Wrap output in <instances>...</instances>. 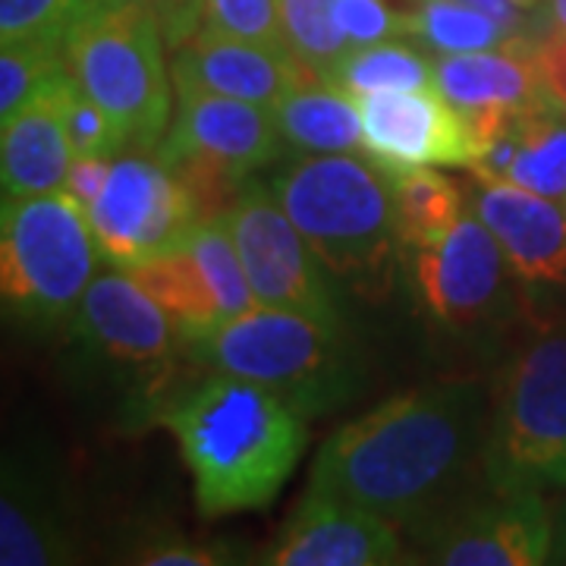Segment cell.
Returning <instances> with one entry per match:
<instances>
[{
  "label": "cell",
  "mask_w": 566,
  "mask_h": 566,
  "mask_svg": "<svg viewBox=\"0 0 566 566\" xmlns=\"http://www.w3.org/2000/svg\"><path fill=\"white\" fill-rule=\"evenodd\" d=\"M491 397L479 381H431L337 428L308 472V494L419 526L485 479Z\"/></svg>",
  "instance_id": "cell-1"
},
{
  "label": "cell",
  "mask_w": 566,
  "mask_h": 566,
  "mask_svg": "<svg viewBox=\"0 0 566 566\" xmlns=\"http://www.w3.org/2000/svg\"><path fill=\"white\" fill-rule=\"evenodd\" d=\"M158 422L180 447L205 520L264 510L308 444L305 416L268 387L227 371L167 400Z\"/></svg>",
  "instance_id": "cell-2"
},
{
  "label": "cell",
  "mask_w": 566,
  "mask_h": 566,
  "mask_svg": "<svg viewBox=\"0 0 566 566\" xmlns=\"http://www.w3.org/2000/svg\"><path fill=\"white\" fill-rule=\"evenodd\" d=\"M271 189L327 274L381 296L403 252L390 174L359 155H300Z\"/></svg>",
  "instance_id": "cell-3"
},
{
  "label": "cell",
  "mask_w": 566,
  "mask_h": 566,
  "mask_svg": "<svg viewBox=\"0 0 566 566\" xmlns=\"http://www.w3.org/2000/svg\"><path fill=\"white\" fill-rule=\"evenodd\" d=\"M186 349L214 371L268 387L305 419L344 406L359 385V359L344 327L268 305L223 322Z\"/></svg>",
  "instance_id": "cell-4"
},
{
  "label": "cell",
  "mask_w": 566,
  "mask_h": 566,
  "mask_svg": "<svg viewBox=\"0 0 566 566\" xmlns=\"http://www.w3.org/2000/svg\"><path fill=\"white\" fill-rule=\"evenodd\" d=\"M158 22L139 7L102 3L66 39V70L80 88L120 126L129 151H158L174 123V73Z\"/></svg>",
  "instance_id": "cell-5"
},
{
  "label": "cell",
  "mask_w": 566,
  "mask_h": 566,
  "mask_svg": "<svg viewBox=\"0 0 566 566\" xmlns=\"http://www.w3.org/2000/svg\"><path fill=\"white\" fill-rule=\"evenodd\" d=\"M482 472L501 491H566V322L535 331L501 371Z\"/></svg>",
  "instance_id": "cell-6"
},
{
  "label": "cell",
  "mask_w": 566,
  "mask_h": 566,
  "mask_svg": "<svg viewBox=\"0 0 566 566\" xmlns=\"http://www.w3.org/2000/svg\"><path fill=\"white\" fill-rule=\"evenodd\" d=\"M102 259L85 208L66 189L3 199L0 290L13 318L57 324L76 312Z\"/></svg>",
  "instance_id": "cell-7"
},
{
  "label": "cell",
  "mask_w": 566,
  "mask_h": 566,
  "mask_svg": "<svg viewBox=\"0 0 566 566\" xmlns=\"http://www.w3.org/2000/svg\"><path fill=\"white\" fill-rule=\"evenodd\" d=\"M177 104L158 158L189 186L205 218L223 214L255 170L283 155V136L271 107L174 82Z\"/></svg>",
  "instance_id": "cell-8"
},
{
  "label": "cell",
  "mask_w": 566,
  "mask_h": 566,
  "mask_svg": "<svg viewBox=\"0 0 566 566\" xmlns=\"http://www.w3.org/2000/svg\"><path fill=\"white\" fill-rule=\"evenodd\" d=\"M104 259L123 271L164 259L205 221L180 174L155 151L117 155L102 196L85 211Z\"/></svg>",
  "instance_id": "cell-9"
},
{
  "label": "cell",
  "mask_w": 566,
  "mask_h": 566,
  "mask_svg": "<svg viewBox=\"0 0 566 566\" xmlns=\"http://www.w3.org/2000/svg\"><path fill=\"white\" fill-rule=\"evenodd\" d=\"M409 532L424 564L538 566L551 564L554 510L542 491H501L482 482Z\"/></svg>",
  "instance_id": "cell-10"
},
{
  "label": "cell",
  "mask_w": 566,
  "mask_h": 566,
  "mask_svg": "<svg viewBox=\"0 0 566 566\" xmlns=\"http://www.w3.org/2000/svg\"><path fill=\"white\" fill-rule=\"evenodd\" d=\"M223 221L230 227L259 305L344 327L334 286L324 277L327 268L305 243L300 227L290 221L274 189L259 180H245L233 205L223 211Z\"/></svg>",
  "instance_id": "cell-11"
},
{
  "label": "cell",
  "mask_w": 566,
  "mask_h": 566,
  "mask_svg": "<svg viewBox=\"0 0 566 566\" xmlns=\"http://www.w3.org/2000/svg\"><path fill=\"white\" fill-rule=\"evenodd\" d=\"M513 268L504 245L475 211H465L441 243L412 252V283L422 308L450 331L491 322Z\"/></svg>",
  "instance_id": "cell-12"
},
{
  "label": "cell",
  "mask_w": 566,
  "mask_h": 566,
  "mask_svg": "<svg viewBox=\"0 0 566 566\" xmlns=\"http://www.w3.org/2000/svg\"><path fill=\"white\" fill-rule=\"evenodd\" d=\"M363 117L365 158L387 174L412 167H469L475 151L472 123L431 88L378 92L356 98Z\"/></svg>",
  "instance_id": "cell-13"
},
{
  "label": "cell",
  "mask_w": 566,
  "mask_h": 566,
  "mask_svg": "<svg viewBox=\"0 0 566 566\" xmlns=\"http://www.w3.org/2000/svg\"><path fill=\"white\" fill-rule=\"evenodd\" d=\"M76 334L104 363L164 375L182 337L158 300L129 271H107L88 283L76 308Z\"/></svg>",
  "instance_id": "cell-14"
},
{
  "label": "cell",
  "mask_w": 566,
  "mask_h": 566,
  "mask_svg": "<svg viewBox=\"0 0 566 566\" xmlns=\"http://www.w3.org/2000/svg\"><path fill=\"white\" fill-rule=\"evenodd\" d=\"M271 566H390L406 564L400 526L371 510L308 494L264 554Z\"/></svg>",
  "instance_id": "cell-15"
},
{
  "label": "cell",
  "mask_w": 566,
  "mask_h": 566,
  "mask_svg": "<svg viewBox=\"0 0 566 566\" xmlns=\"http://www.w3.org/2000/svg\"><path fill=\"white\" fill-rule=\"evenodd\" d=\"M174 82H189L205 92L274 107L286 92L318 80L293 57L290 48L233 39L202 25L170 57Z\"/></svg>",
  "instance_id": "cell-16"
},
{
  "label": "cell",
  "mask_w": 566,
  "mask_h": 566,
  "mask_svg": "<svg viewBox=\"0 0 566 566\" xmlns=\"http://www.w3.org/2000/svg\"><path fill=\"white\" fill-rule=\"evenodd\" d=\"M472 211L504 245L513 277L566 283V208L513 182H491L472 196Z\"/></svg>",
  "instance_id": "cell-17"
},
{
  "label": "cell",
  "mask_w": 566,
  "mask_h": 566,
  "mask_svg": "<svg viewBox=\"0 0 566 566\" xmlns=\"http://www.w3.org/2000/svg\"><path fill=\"white\" fill-rule=\"evenodd\" d=\"M70 70L44 85L3 120L0 129V186L3 199H25L57 192L66 182L76 148L63 117V85Z\"/></svg>",
  "instance_id": "cell-18"
},
{
  "label": "cell",
  "mask_w": 566,
  "mask_h": 566,
  "mask_svg": "<svg viewBox=\"0 0 566 566\" xmlns=\"http://www.w3.org/2000/svg\"><path fill=\"white\" fill-rule=\"evenodd\" d=\"M76 560V535L63 516L61 491L39 469L3 460L0 491V564L57 566Z\"/></svg>",
  "instance_id": "cell-19"
},
{
  "label": "cell",
  "mask_w": 566,
  "mask_h": 566,
  "mask_svg": "<svg viewBox=\"0 0 566 566\" xmlns=\"http://www.w3.org/2000/svg\"><path fill=\"white\" fill-rule=\"evenodd\" d=\"M434 85L460 111L488 107H532L554 92L535 61V39H513L501 48L438 54Z\"/></svg>",
  "instance_id": "cell-20"
},
{
  "label": "cell",
  "mask_w": 566,
  "mask_h": 566,
  "mask_svg": "<svg viewBox=\"0 0 566 566\" xmlns=\"http://www.w3.org/2000/svg\"><path fill=\"white\" fill-rule=\"evenodd\" d=\"M283 142L303 155L365 151L363 117L353 95L322 80L303 82L271 107Z\"/></svg>",
  "instance_id": "cell-21"
},
{
  "label": "cell",
  "mask_w": 566,
  "mask_h": 566,
  "mask_svg": "<svg viewBox=\"0 0 566 566\" xmlns=\"http://www.w3.org/2000/svg\"><path fill=\"white\" fill-rule=\"evenodd\" d=\"M136 281L158 300L164 312L182 337V346L196 344L208 337L214 327H221L223 315L218 308V300L211 293V283L205 277L202 264L182 245L177 252L155 259V262L139 264L129 271Z\"/></svg>",
  "instance_id": "cell-22"
},
{
  "label": "cell",
  "mask_w": 566,
  "mask_h": 566,
  "mask_svg": "<svg viewBox=\"0 0 566 566\" xmlns=\"http://www.w3.org/2000/svg\"><path fill=\"white\" fill-rule=\"evenodd\" d=\"M322 82L353 98L378 92H416L434 85V61L412 41H375L349 48Z\"/></svg>",
  "instance_id": "cell-23"
},
{
  "label": "cell",
  "mask_w": 566,
  "mask_h": 566,
  "mask_svg": "<svg viewBox=\"0 0 566 566\" xmlns=\"http://www.w3.org/2000/svg\"><path fill=\"white\" fill-rule=\"evenodd\" d=\"M390 189H394V205H397L403 252L441 243L465 214L460 186L431 167L390 174Z\"/></svg>",
  "instance_id": "cell-24"
},
{
  "label": "cell",
  "mask_w": 566,
  "mask_h": 566,
  "mask_svg": "<svg viewBox=\"0 0 566 566\" xmlns=\"http://www.w3.org/2000/svg\"><path fill=\"white\" fill-rule=\"evenodd\" d=\"M510 182L566 202V104L557 95L523 111V136Z\"/></svg>",
  "instance_id": "cell-25"
},
{
  "label": "cell",
  "mask_w": 566,
  "mask_h": 566,
  "mask_svg": "<svg viewBox=\"0 0 566 566\" xmlns=\"http://www.w3.org/2000/svg\"><path fill=\"white\" fill-rule=\"evenodd\" d=\"M409 35L438 54L488 51L516 39L465 0H409Z\"/></svg>",
  "instance_id": "cell-26"
},
{
  "label": "cell",
  "mask_w": 566,
  "mask_h": 566,
  "mask_svg": "<svg viewBox=\"0 0 566 566\" xmlns=\"http://www.w3.org/2000/svg\"><path fill=\"white\" fill-rule=\"evenodd\" d=\"M189 252L196 255V262L202 264L205 277L211 283V293L218 300L223 322H233L240 315H249L259 308V300L249 286L245 268L240 262L237 243L230 237V227L223 221V214L205 218L192 237H189Z\"/></svg>",
  "instance_id": "cell-27"
},
{
  "label": "cell",
  "mask_w": 566,
  "mask_h": 566,
  "mask_svg": "<svg viewBox=\"0 0 566 566\" xmlns=\"http://www.w3.org/2000/svg\"><path fill=\"white\" fill-rule=\"evenodd\" d=\"M286 48L308 73L324 80L349 51L337 22V0H277Z\"/></svg>",
  "instance_id": "cell-28"
},
{
  "label": "cell",
  "mask_w": 566,
  "mask_h": 566,
  "mask_svg": "<svg viewBox=\"0 0 566 566\" xmlns=\"http://www.w3.org/2000/svg\"><path fill=\"white\" fill-rule=\"evenodd\" d=\"M66 73V44L3 41L0 51V120L13 117L44 85Z\"/></svg>",
  "instance_id": "cell-29"
},
{
  "label": "cell",
  "mask_w": 566,
  "mask_h": 566,
  "mask_svg": "<svg viewBox=\"0 0 566 566\" xmlns=\"http://www.w3.org/2000/svg\"><path fill=\"white\" fill-rule=\"evenodd\" d=\"M95 0H0V41L66 44Z\"/></svg>",
  "instance_id": "cell-30"
},
{
  "label": "cell",
  "mask_w": 566,
  "mask_h": 566,
  "mask_svg": "<svg viewBox=\"0 0 566 566\" xmlns=\"http://www.w3.org/2000/svg\"><path fill=\"white\" fill-rule=\"evenodd\" d=\"M63 117H66V129H70L76 155H111L114 158L120 151H129L120 126L82 92L80 82L73 76H66V85H63Z\"/></svg>",
  "instance_id": "cell-31"
},
{
  "label": "cell",
  "mask_w": 566,
  "mask_h": 566,
  "mask_svg": "<svg viewBox=\"0 0 566 566\" xmlns=\"http://www.w3.org/2000/svg\"><path fill=\"white\" fill-rule=\"evenodd\" d=\"M205 25L233 39L286 48L277 0H205Z\"/></svg>",
  "instance_id": "cell-32"
},
{
  "label": "cell",
  "mask_w": 566,
  "mask_h": 566,
  "mask_svg": "<svg viewBox=\"0 0 566 566\" xmlns=\"http://www.w3.org/2000/svg\"><path fill=\"white\" fill-rule=\"evenodd\" d=\"M337 22L349 48L409 35V7L400 10L387 0H337Z\"/></svg>",
  "instance_id": "cell-33"
},
{
  "label": "cell",
  "mask_w": 566,
  "mask_h": 566,
  "mask_svg": "<svg viewBox=\"0 0 566 566\" xmlns=\"http://www.w3.org/2000/svg\"><path fill=\"white\" fill-rule=\"evenodd\" d=\"M102 3H126L145 10L161 25L170 51L182 48L205 25V0H102Z\"/></svg>",
  "instance_id": "cell-34"
},
{
  "label": "cell",
  "mask_w": 566,
  "mask_h": 566,
  "mask_svg": "<svg viewBox=\"0 0 566 566\" xmlns=\"http://www.w3.org/2000/svg\"><path fill=\"white\" fill-rule=\"evenodd\" d=\"M237 557L227 554L221 545H199L186 538H151L136 547L133 564L145 566H221L233 564Z\"/></svg>",
  "instance_id": "cell-35"
},
{
  "label": "cell",
  "mask_w": 566,
  "mask_h": 566,
  "mask_svg": "<svg viewBox=\"0 0 566 566\" xmlns=\"http://www.w3.org/2000/svg\"><path fill=\"white\" fill-rule=\"evenodd\" d=\"M114 158H117V155H114ZM114 158H111V155H76L73 164H70V174H66L63 189H66L85 211H88L92 202L102 196Z\"/></svg>",
  "instance_id": "cell-36"
},
{
  "label": "cell",
  "mask_w": 566,
  "mask_h": 566,
  "mask_svg": "<svg viewBox=\"0 0 566 566\" xmlns=\"http://www.w3.org/2000/svg\"><path fill=\"white\" fill-rule=\"evenodd\" d=\"M535 61L547 88L566 104V29H545L535 39Z\"/></svg>",
  "instance_id": "cell-37"
},
{
  "label": "cell",
  "mask_w": 566,
  "mask_h": 566,
  "mask_svg": "<svg viewBox=\"0 0 566 566\" xmlns=\"http://www.w3.org/2000/svg\"><path fill=\"white\" fill-rule=\"evenodd\" d=\"M465 3H472V7H479L482 13L494 17L510 35L528 39V32L535 29L532 13L542 10L545 0H465Z\"/></svg>",
  "instance_id": "cell-38"
},
{
  "label": "cell",
  "mask_w": 566,
  "mask_h": 566,
  "mask_svg": "<svg viewBox=\"0 0 566 566\" xmlns=\"http://www.w3.org/2000/svg\"><path fill=\"white\" fill-rule=\"evenodd\" d=\"M551 564H566V504L554 510V551H551Z\"/></svg>",
  "instance_id": "cell-39"
},
{
  "label": "cell",
  "mask_w": 566,
  "mask_h": 566,
  "mask_svg": "<svg viewBox=\"0 0 566 566\" xmlns=\"http://www.w3.org/2000/svg\"><path fill=\"white\" fill-rule=\"evenodd\" d=\"M542 20L547 22L545 29H566V0H545Z\"/></svg>",
  "instance_id": "cell-40"
},
{
  "label": "cell",
  "mask_w": 566,
  "mask_h": 566,
  "mask_svg": "<svg viewBox=\"0 0 566 566\" xmlns=\"http://www.w3.org/2000/svg\"><path fill=\"white\" fill-rule=\"evenodd\" d=\"M564 208H566V202H564Z\"/></svg>",
  "instance_id": "cell-41"
}]
</instances>
